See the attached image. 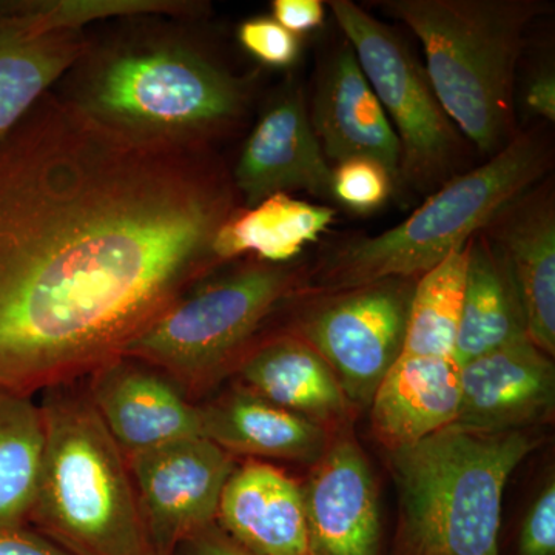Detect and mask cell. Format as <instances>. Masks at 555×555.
<instances>
[{
	"label": "cell",
	"instance_id": "cell-1",
	"mask_svg": "<svg viewBox=\"0 0 555 555\" xmlns=\"http://www.w3.org/2000/svg\"><path fill=\"white\" fill-rule=\"evenodd\" d=\"M214 147L137 141L49 91L0 142V390L89 377L217 266Z\"/></svg>",
	"mask_w": 555,
	"mask_h": 555
},
{
	"label": "cell",
	"instance_id": "cell-2",
	"mask_svg": "<svg viewBox=\"0 0 555 555\" xmlns=\"http://www.w3.org/2000/svg\"><path fill=\"white\" fill-rule=\"evenodd\" d=\"M160 17H129L115 35L89 40L60 96L124 137L211 147L246 118L251 82Z\"/></svg>",
	"mask_w": 555,
	"mask_h": 555
},
{
	"label": "cell",
	"instance_id": "cell-3",
	"mask_svg": "<svg viewBox=\"0 0 555 555\" xmlns=\"http://www.w3.org/2000/svg\"><path fill=\"white\" fill-rule=\"evenodd\" d=\"M422 42L438 102L483 155L516 134V82L526 33L551 5L542 0H379Z\"/></svg>",
	"mask_w": 555,
	"mask_h": 555
},
{
	"label": "cell",
	"instance_id": "cell-4",
	"mask_svg": "<svg viewBox=\"0 0 555 555\" xmlns=\"http://www.w3.org/2000/svg\"><path fill=\"white\" fill-rule=\"evenodd\" d=\"M28 528L69 555H153L126 455L76 382L43 390Z\"/></svg>",
	"mask_w": 555,
	"mask_h": 555
},
{
	"label": "cell",
	"instance_id": "cell-5",
	"mask_svg": "<svg viewBox=\"0 0 555 555\" xmlns=\"http://www.w3.org/2000/svg\"><path fill=\"white\" fill-rule=\"evenodd\" d=\"M553 164L540 130L518 133L483 166L456 175L396 228L338 241L318 266L323 291L347 292L425 275L483 232L503 208L539 184Z\"/></svg>",
	"mask_w": 555,
	"mask_h": 555
},
{
	"label": "cell",
	"instance_id": "cell-6",
	"mask_svg": "<svg viewBox=\"0 0 555 555\" xmlns=\"http://www.w3.org/2000/svg\"><path fill=\"white\" fill-rule=\"evenodd\" d=\"M539 441L454 425L392 451L406 555H500L507 480Z\"/></svg>",
	"mask_w": 555,
	"mask_h": 555
},
{
	"label": "cell",
	"instance_id": "cell-7",
	"mask_svg": "<svg viewBox=\"0 0 555 555\" xmlns=\"http://www.w3.org/2000/svg\"><path fill=\"white\" fill-rule=\"evenodd\" d=\"M297 280L287 264L255 259L210 283H198L122 356L158 369L190 398L247 349L266 318L295 291Z\"/></svg>",
	"mask_w": 555,
	"mask_h": 555
},
{
	"label": "cell",
	"instance_id": "cell-8",
	"mask_svg": "<svg viewBox=\"0 0 555 555\" xmlns=\"http://www.w3.org/2000/svg\"><path fill=\"white\" fill-rule=\"evenodd\" d=\"M327 9L356 53L401 149V190L430 192L459 173L463 138L438 102L425 68L392 28L350 0Z\"/></svg>",
	"mask_w": 555,
	"mask_h": 555
},
{
	"label": "cell",
	"instance_id": "cell-9",
	"mask_svg": "<svg viewBox=\"0 0 555 555\" xmlns=\"http://www.w3.org/2000/svg\"><path fill=\"white\" fill-rule=\"evenodd\" d=\"M404 280L352 288L310 310L301 335L337 375L347 401L371 404L403 352L411 295Z\"/></svg>",
	"mask_w": 555,
	"mask_h": 555
},
{
	"label": "cell",
	"instance_id": "cell-10",
	"mask_svg": "<svg viewBox=\"0 0 555 555\" xmlns=\"http://www.w3.org/2000/svg\"><path fill=\"white\" fill-rule=\"evenodd\" d=\"M126 459L155 554L173 555L217 525L219 500L236 467L232 454L206 437H190Z\"/></svg>",
	"mask_w": 555,
	"mask_h": 555
},
{
	"label": "cell",
	"instance_id": "cell-11",
	"mask_svg": "<svg viewBox=\"0 0 555 555\" xmlns=\"http://www.w3.org/2000/svg\"><path fill=\"white\" fill-rule=\"evenodd\" d=\"M232 179L241 207H254L269 196L291 195L297 190L332 201V167L297 82L284 83L270 98L244 142Z\"/></svg>",
	"mask_w": 555,
	"mask_h": 555
},
{
	"label": "cell",
	"instance_id": "cell-12",
	"mask_svg": "<svg viewBox=\"0 0 555 555\" xmlns=\"http://www.w3.org/2000/svg\"><path fill=\"white\" fill-rule=\"evenodd\" d=\"M87 393L126 456L203 437L199 406L173 379L134 358L116 357L91 372Z\"/></svg>",
	"mask_w": 555,
	"mask_h": 555
},
{
	"label": "cell",
	"instance_id": "cell-13",
	"mask_svg": "<svg viewBox=\"0 0 555 555\" xmlns=\"http://www.w3.org/2000/svg\"><path fill=\"white\" fill-rule=\"evenodd\" d=\"M308 108L327 160H375L389 171L401 192L400 141L347 40L318 68Z\"/></svg>",
	"mask_w": 555,
	"mask_h": 555
},
{
	"label": "cell",
	"instance_id": "cell-14",
	"mask_svg": "<svg viewBox=\"0 0 555 555\" xmlns=\"http://www.w3.org/2000/svg\"><path fill=\"white\" fill-rule=\"evenodd\" d=\"M308 555H379L382 520L374 476L353 441L324 451L302 488Z\"/></svg>",
	"mask_w": 555,
	"mask_h": 555
},
{
	"label": "cell",
	"instance_id": "cell-15",
	"mask_svg": "<svg viewBox=\"0 0 555 555\" xmlns=\"http://www.w3.org/2000/svg\"><path fill=\"white\" fill-rule=\"evenodd\" d=\"M554 396L553 361L521 339L462 364L454 426L478 433L521 429L550 414Z\"/></svg>",
	"mask_w": 555,
	"mask_h": 555
},
{
	"label": "cell",
	"instance_id": "cell-16",
	"mask_svg": "<svg viewBox=\"0 0 555 555\" xmlns=\"http://www.w3.org/2000/svg\"><path fill=\"white\" fill-rule=\"evenodd\" d=\"M516 283L529 341L555 352V206L550 181L539 182L483 230Z\"/></svg>",
	"mask_w": 555,
	"mask_h": 555
},
{
	"label": "cell",
	"instance_id": "cell-17",
	"mask_svg": "<svg viewBox=\"0 0 555 555\" xmlns=\"http://www.w3.org/2000/svg\"><path fill=\"white\" fill-rule=\"evenodd\" d=\"M217 526L257 555H308L302 488L266 463L235 467L219 500Z\"/></svg>",
	"mask_w": 555,
	"mask_h": 555
},
{
	"label": "cell",
	"instance_id": "cell-18",
	"mask_svg": "<svg viewBox=\"0 0 555 555\" xmlns=\"http://www.w3.org/2000/svg\"><path fill=\"white\" fill-rule=\"evenodd\" d=\"M455 358L401 353L372 398V425L390 449L411 447L454 425L460 406Z\"/></svg>",
	"mask_w": 555,
	"mask_h": 555
},
{
	"label": "cell",
	"instance_id": "cell-19",
	"mask_svg": "<svg viewBox=\"0 0 555 555\" xmlns=\"http://www.w3.org/2000/svg\"><path fill=\"white\" fill-rule=\"evenodd\" d=\"M89 46L80 30L40 31L0 0V142Z\"/></svg>",
	"mask_w": 555,
	"mask_h": 555
},
{
	"label": "cell",
	"instance_id": "cell-20",
	"mask_svg": "<svg viewBox=\"0 0 555 555\" xmlns=\"http://www.w3.org/2000/svg\"><path fill=\"white\" fill-rule=\"evenodd\" d=\"M203 437L232 455L313 462L326 451V433L306 416L236 390L199 406Z\"/></svg>",
	"mask_w": 555,
	"mask_h": 555
},
{
	"label": "cell",
	"instance_id": "cell-21",
	"mask_svg": "<svg viewBox=\"0 0 555 555\" xmlns=\"http://www.w3.org/2000/svg\"><path fill=\"white\" fill-rule=\"evenodd\" d=\"M240 377L255 396L312 422L345 414L337 375L305 339L283 337L257 347L241 361Z\"/></svg>",
	"mask_w": 555,
	"mask_h": 555
},
{
	"label": "cell",
	"instance_id": "cell-22",
	"mask_svg": "<svg viewBox=\"0 0 555 555\" xmlns=\"http://www.w3.org/2000/svg\"><path fill=\"white\" fill-rule=\"evenodd\" d=\"M526 338L525 313L514 278L494 244L480 232L469 244L455 360L462 366Z\"/></svg>",
	"mask_w": 555,
	"mask_h": 555
},
{
	"label": "cell",
	"instance_id": "cell-23",
	"mask_svg": "<svg viewBox=\"0 0 555 555\" xmlns=\"http://www.w3.org/2000/svg\"><path fill=\"white\" fill-rule=\"evenodd\" d=\"M334 221V208L278 193L257 206L233 211L215 236V258L222 264L251 254L258 261L287 264Z\"/></svg>",
	"mask_w": 555,
	"mask_h": 555
},
{
	"label": "cell",
	"instance_id": "cell-24",
	"mask_svg": "<svg viewBox=\"0 0 555 555\" xmlns=\"http://www.w3.org/2000/svg\"><path fill=\"white\" fill-rule=\"evenodd\" d=\"M42 449L39 403L0 390V528H27Z\"/></svg>",
	"mask_w": 555,
	"mask_h": 555
},
{
	"label": "cell",
	"instance_id": "cell-25",
	"mask_svg": "<svg viewBox=\"0 0 555 555\" xmlns=\"http://www.w3.org/2000/svg\"><path fill=\"white\" fill-rule=\"evenodd\" d=\"M469 244L470 240L416 281L401 353L455 358Z\"/></svg>",
	"mask_w": 555,
	"mask_h": 555
},
{
	"label": "cell",
	"instance_id": "cell-26",
	"mask_svg": "<svg viewBox=\"0 0 555 555\" xmlns=\"http://www.w3.org/2000/svg\"><path fill=\"white\" fill-rule=\"evenodd\" d=\"M9 10L42 31L80 30L90 22L163 16L198 20L206 7L188 0H3Z\"/></svg>",
	"mask_w": 555,
	"mask_h": 555
},
{
	"label": "cell",
	"instance_id": "cell-27",
	"mask_svg": "<svg viewBox=\"0 0 555 555\" xmlns=\"http://www.w3.org/2000/svg\"><path fill=\"white\" fill-rule=\"evenodd\" d=\"M397 192L389 171L375 160L353 158L332 167V201L353 214H374Z\"/></svg>",
	"mask_w": 555,
	"mask_h": 555
},
{
	"label": "cell",
	"instance_id": "cell-28",
	"mask_svg": "<svg viewBox=\"0 0 555 555\" xmlns=\"http://www.w3.org/2000/svg\"><path fill=\"white\" fill-rule=\"evenodd\" d=\"M238 40L250 56L270 68H291L301 49L298 36L269 16L244 21L238 28Z\"/></svg>",
	"mask_w": 555,
	"mask_h": 555
},
{
	"label": "cell",
	"instance_id": "cell-29",
	"mask_svg": "<svg viewBox=\"0 0 555 555\" xmlns=\"http://www.w3.org/2000/svg\"><path fill=\"white\" fill-rule=\"evenodd\" d=\"M555 554V485L547 481L528 511L520 537L518 555Z\"/></svg>",
	"mask_w": 555,
	"mask_h": 555
},
{
	"label": "cell",
	"instance_id": "cell-30",
	"mask_svg": "<svg viewBox=\"0 0 555 555\" xmlns=\"http://www.w3.org/2000/svg\"><path fill=\"white\" fill-rule=\"evenodd\" d=\"M272 13L281 27L298 36L324 24L326 5L321 0H273Z\"/></svg>",
	"mask_w": 555,
	"mask_h": 555
},
{
	"label": "cell",
	"instance_id": "cell-31",
	"mask_svg": "<svg viewBox=\"0 0 555 555\" xmlns=\"http://www.w3.org/2000/svg\"><path fill=\"white\" fill-rule=\"evenodd\" d=\"M0 555H69L31 528H0Z\"/></svg>",
	"mask_w": 555,
	"mask_h": 555
},
{
	"label": "cell",
	"instance_id": "cell-32",
	"mask_svg": "<svg viewBox=\"0 0 555 555\" xmlns=\"http://www.w3.org/2000/svg\"><path fill=\"white\" fill-rule=\"evenodd\" d=\"M173 555H257L233 542L217 525L190 537L175 550Z\"/></svg>",
	"mask_w": 555,
	"mask_h": 555
},
{
	"label": "cell",
	"instance_id": "cell-33",
	"mask_svg": "<svg viewBox=\"0 0 555 555\" xmlns=\"http://www.w3.org/2000/svg\"><path fill=\"white\" fill-rule=\"evenodd\" d=\"M525 105L532 115L554 122L555 120V78L553 69L543 68L534 73L525 90Z\"/></svg>",
	"mask_w": 555,
	"mask_h": 555
},
{
	"label": "cell",
	"instance_id": "cell-34",
	"mask_svg": "<svg viewBox=\"0 0 555 555\" xmlns=\"http://www.w3.org/2000/svg\"><path fill=\"white\" fill-rule=\"evenodd\" d=\"M153 555H159V554H153Z\"/></svg>",
	"mask_w": 555,
	"mask_h": 555
}]
</instances>
